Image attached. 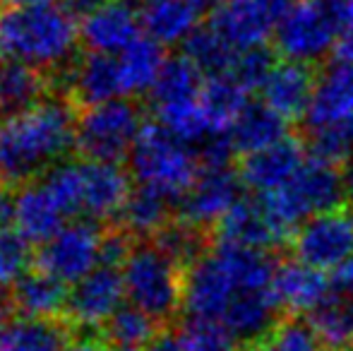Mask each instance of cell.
<instances>
[{
  "label": "cell",
  "instance_id": "6da1fadb",
  "mask_svg": "<svg viewBox=\"0 0 353 351\" xmlns=\"http://www.w3.org/2000/svg\"><path fill=\"white\" fill-rule=\"evenodd\" d=\"M65 94H48L43 101L0 126V178L24 185L48 166L63 161L77 140V113Z\"/></svg>",
  "mask_w": 353,
  "mask_h": 351
},
{
  "label": "cell",
  "instance_id": "7a4b0ae2",
  "mask_svg": "<svg viewBox=\"0 0 353 351\" xmlns=\"http://www.w3.org/2000/svg\"><path fill=\"white\" fill-rule=\"evenodd\" d=\"M79 41L77 19L61 5H14L0 14L3 56L43 72L70 66Z\"/></svg>",
  "mask_w": 353,
  "mask_h": 351
},
{
  "label": "cell",
  "instance_id": "3957f363",
  "mask_svg": "<svg viewBox=\"0 0 353 351\" xmlns=\"http://www.w3.org/2000/svg\"><path fill=\"white\" fill-rule=\"evenodd\" d=\"M121 270L130 303L152 315L161 328L183 313L185 270L154 241L137 243Z\"/></svg>",
  "mask_w": 353,
  "mask_h": 351
},
{
  "label": "cell",
  "instance_id": "277c9868",
  "mask_svg": "<svg viewBox=\"0 0 353 351\" xmlns=\"http://www.w3.org/2000/svg\"><path fill=\"white\" fill-rule=\"evenodd\" d=\"M128 171L137 183L152 185L181 200L197 181L202 166L195 147L173 137L159 123H144L128 157Z\"/></svg>",
  "mask_w": 353,
  "mask_h": 351
},
{
  "label": "cell",
  "instance_id": "5b68a950",
  "mask_svg": "<svg viewBox=\"0 0 353 351\" xmlns=\"http://www.w3.org/2000/svg\"><path fill=\"white\" fill-rule=\"evenodd\" d=\"M144 128L142 108L132 99L121 97L87 106L77 118L74 150L92 161H118L130 157Z\"/></svg>",
  "mask_w": 353,
  "mask_h": 351
},
{
  "label": "cell",
  "instance_id": "8992f818",
  "mask_svg": "<svg viewBox=\"0 0 353 351\" xmlns=\"http://www.w3.org/2000/svg\"><path fill=\"white\" fill-rule=\"evenodd\" d=\"M288 255L317 270L334 272L353 255V214L349 210L322 212L293 231Z\"/></svg>",
  "mask_w": 353,
  "mask_h": 351
},
{
  "label": "cell",
  "instance_id": "52a82bcc",
  "mask_svg": "<svg viewBox=\"0 0 353 351\" xmlns=\"http://www.w3.org/2000/svg\"><path fill=\"white\" fill-rule=\"evenodd\" d=\"M103 231L99 221H72L65 224L53 239L39 245L37 267L51 272L65 284H74L101 265Z\"/></svg>",
  "mask_w": 353,
  "mask_h": 351
},
{
  "label": "cell",
  "instance_id": "ba28073f",
  "mask_svg": "<svg viewBox=\"0 0 353 351\" xmlns=\"http://www.w3.org/2000/svg\"><path fill=\"white\" fill-rule=\"evenodd\" d=\"M236 274L216 245L205 253L195 265L185 270V296L183 313L195 320H221L231 301L241 294Z\"/></svg>",
  "mask_w": 353,
  "mask_h": 351
},
{
  "label": "cell",
  "instance_id": "9c48e42d",
  "mask_svg": "<svg viewBox=\"0 0 353 351\" xmlns=\"http://www.w3.org/2000/svg\"><path fill=\"white\" fill-rule=\"evenodd\" d=\"M339 34V29L310 0H303L276 24L272 43L286 61L320 66L330 53H334Z\"/></svg>",
  "mask_w": 353,
  "mask_h": 351
},
{
  "label": "cell",
  "instance_id": "30bf717a",
  "mask_svg": "<svg viewBox=\"0 0 353 351\" xmlns=\"http://www.w3.org/2000/svg\"><path fill=\"white\" fill-rule=\"evenodd\" d=\"M125 296V279L121 267L99 265L72 284L65 318L79 330L101 332L103 325L118 313Z\"/></svg>",
  "mask_w": 353,
  "mask_h": 351
},
{
  "label": "cell",
  "instance_id": "8fae6325",
  "mask_svg": "<svg viewBox=\"0 0 353 351\" xmlns=\"http://www.w3.org/2000/svg\"><path fill=\"white\" fill-rule=\"evenodd\" d=\"M245 195V185L238 166L228 169H202L190 190L178 200V217L190 224L214 231L233 205Z\"/></svg>",
  "mask_w": 353,
  "mask_h": 351
},
{
  "label": "cell",
  "instance_id": "7c38bea8",
  "mask_svg": "<svg viewBox=\"0 0 353 351\" xmlns=\"http://www.w3.org/2000/svg\"><path fill=\"white\" fill-rule=\"evenodd\" d=\"M214 241L252 250H267V253H281L283 248H288L291 239L276 226L260 197L248 192L214 226Z\"/></svg>",
  "mask_w": 353,
  "mask_h": 351
},
{
  "label": "cell",
  "instance_id": "4fadbf2b",
  "mask_svg": "<svg viewBox=\"0 0 353 351\" xmlns=\"http://www.w3.org/2000/svg\"><path fill=\"white\" fill-rule=\"evenodd\" d=\"M307 159L305 140L303 135H288L274 145L265 147L260 152L241 157L238 161V174L252 195H267L283 188L293 181V176L301 171V166Z\"/></svg>",
  "mask_w": 353,
  "mask_h": 351
},
{
  "label": "cell",
  "instance_id": "5bb4252c",
  "mask_svg": "<svg viewBox=\"0 0 353 351\" xmlns=\"http://www.w3.org/2000/svg\"><path fill=\"white\" fill-rule=\"evenodd\" d=\"M332 289L334 279L330 272L317 270L296 258L281 260L272 284V294L283 318H305L332 294Z\"/></svg>",
  "mask_w": 353,
  "mask_h": 351
},
{
  "label": "cell",
  "instance_id": "9a60e30c",
  "mask_svg": "<svg viewBox=\"0 0 353 351\" xmlns=\"http://www.w3.org/2000/svg\"><path fill=\"white\" fill-rule=\"evenodd\" d=\"M353 121V63L332 56L317 68V82L305 116V130Z\"/></svg>",
  "mask_w": 353,
  "mask_h": 351
},
{
  "label": "cell",
  "instance_id": "2e32d148",
  "mask_svg": "<svg viewBox=\"0 0 353 351\" xmlns=\"http://www.w3.org/2000/svg\"><path fill=\"white\" fill-rule=\"evenodd\" d=\"M130 181L118 161H82V214L99 224L118 219L132 192Z\"/></svg>",
  "mask_w": 353,
  "mask_h": 351
},
{
  "label": "cell",
  "instance_id": "e0dca14e",
  "mask_svg": "<svg viewBox=\"0 0 353 351\" xmlns=\"http://www.w3.org/2000/svg\"><path fill=\"white\" fill-rule=\"evenodd\" d=\"M61 72L68 82L65 97H70L74 103H82L84 108L125 97L118 56L87 51Z\"/></svg>",
  "mask_w": 353,
  "mask_h": 351
},
{
  "label": "cell",
  "instance_id": "ac0fdd59",
  "mask_svg": "<svg viewBox=\"0 0 353 351\" xmlns=\"http://www.w3.org/2000/svg\"><path fill=\"white\" fill-rule=\"evenodd\" d=\"M140 10L130 0H108L79 24V39L87 51L121 56L130 43L142 37Z\"/></svg>",
  "mask_w": 353,
  "mask_h": 351
},
{
  "label": "cell",
  "instance_id": "d6986e66",
  "mask_svg": "<svg viewBox=\"0 0 353 351\" xmlns=\"http://www.w3.org/2000/svg\"><path fill=\"white\" fill-rule=\"evenodd\" d=\"M210 24L238 51L270 43L276 29L267 0H219L212 8Z\"/></svg>",
  "mask_w": 353,
  "mask_h": 351
},
{
  "label": "cell",
  "instance_id": "ffe728a7",
  "mask_svg": "<svg viewBox=\"0 0 353 351\" xmlns=\"http://www.w3.org/2000/svg\"><path fill=\"white\" fill-rule=\"evenodd\" d=\"M317 68L310 63L298 61H279L272 70L270 80L262 87V101L272 106L276 113H281L286 121H305L307 108L312 101L317 82Z\"/></svg>",
  "mask_w": 353,
  "mask_h": 351
},
{
  "label": "cell",
  "instance_id": "44dd1931",
  "mask_svg": "<svg viewBox=\"0 0 353 351\" xmlns=\"http://www.w3.org/2000/svg\"><path fill=\"white\" fill-rule=\"evenodd\" d=\"M65 219H68V212L53 197V192L48 190L41 178L24 183L14 192L12 224L17 229V234H22L29 243L43 245L48 239H53L65 226Z\"/></svg>",
  "mask_w": 353,
  "mask_h": 351
},
{
  "label": "cell",
  "instance_id": "7402d4cb",
  "mask_svg": "<svg viewBox=\"0 0 353 351\" xmlns=\"http://www.w3.org/2000/svg\"><path fill=\"white\" fill-rule=\"evenodd\" d=\"M68 296L70 291H68L65 281L37 267L14 279L12 291H10V303L17 310V315L39 320H61L65 318Z\"/></svg>",
  "mask_w": 353,
  "mask_h": 351
},
{
  "label": "cell",
  "instance_id": "603a6c76",
  "mask_svg": "<svg viewBox=\"0 0 353 351\" xmlns=\"http://www.w3.org/2000/svg\"><path fill=\"white\" fill-rule=\"evenodd\" d=\"M142 29L161 46L183 43L200 27V8L188 0H140Z\"/></svg>",
  "mask_w": 353,
  "mask_h": 351
},
{
  "label": "cell",
  "instance_id": "cb8c5ba5",
  "mask_svg": "<svg viewBox=\"0 0 353 351\" xmlns=\"http://www.w3.org/2000/svg\"><path fill=\"white\" fill-rule=\"evenodd\" d=\"M176 212H178L176 197L159 190V188L137 183V188H132L130 197H128L118 219H121L123 229L130 231L135 239L152 241L173 219Z\"/></svg>",
  "mask_w": 353,
  "mask_h": 351
},
{
  "label": "cell",
  "instance_id": "d4e9b609",
  "mask_svg": "<svg viewBox=\"0 0 353 351\" xmlns=\"http://www.w3.org/2000/svg\"><path fill=\"white\" fill-rule=\"evenodd\" d=\"M51 80L43 70L19 61L0 66V118H12L29 111L51 94Z\"/></svg>",
  "mask_w": 353,
  "mask_h": 351
},
{
  "label": "cell",
  "instance_id": "484cf974",
  "mask_svg": "<svg viewBox=\"0 0 353 351\" xmlns=\"http://www.w3.org/2000/svg\"><path fill=\"white\" fill-rule=\"evenodd\" d=\"M228 135H231V142L241 159V157L260 152L291 135V121H286L265 101H250L241 113V118L233 123Z\"/></svg>",
  "mask_w": 353,
  "mask_h": 351
},
{
  "label": "cell",
  "instance_id": "4316f807",
  "mask_svg": "<svg viewBox=\"0 0 353 351\" xmlns=\"http://www.w3.org/2000/svg\"><path fill=\"white\" fill-rule=\"evenodd\" d=\"M70 328L61 320L17 315L0 323V351H68Z\"/></svg>",
  "mask_w": 353,
  "mask_h": 351
},
{
  "label": "cell",
  "instance_id": "83f0119b",
  "mask_svg": "<svg viewBox=\"0 0 353 351\" xmlns=\"http://www.w3.org/2000/svg\"><path fill=\"white\" fill-rule=\"evenodd\" d=\"M307 325L327 351H351L353 347V294L332 289L317 308L305 315Z\"/></svg>",
  "mask_w": 353,
  "mask_h": 351
},
{
  "label": "cell",
  "instance_id": "f1b7e54d",
  "mask_svg": "<svg viewBox=\"0 0 353 351\" xmlns=\"http://www.w3.org/2000/svg\"><path fill=\"white\" fill-rule=\"evenodd\" d=\"M200 103L212 130L228 132L250 103V92L241 85L233 72H219V75H207L205 87L200 92Z\"/></svg>",
  "mask_w": 353,
  "mask_h": 351
},
{
  "label": "cell",
  "instance_id": "f546056e",
  "mask_svg": "<svg viewBox=\"0 0 353 351\" xmlns=\"http://www.w3.org/2000/svg\"><path fill=\"white\" fill-rule=\"evenodd\" d=\"M205 80H207V75L185 56V53L166 58V63H163L152 92H149L152 106L161 108V106H171V103L195 101V99H200Z\"/></svg>",
  "mask_w": 353,
  "mask_h": 351
},
{
  "label": "cell",
  "instance_id": "4dcf8cb0",
  "mask_svg": "<svg viewBox=\"0 0 353 351\" xmlns=\"http://www.w3.org/2000/svg\"><path fill=\"white\" fill-rule=\"evenodd\" d=\"M163 63H166L163 46L152 37H140L135 43H130L118 56L125 97H140V94L152 92Z\"/></svg>",
  "mask_w": 353,
  "mask_h": 351
},
{
  "label": "cell",
  "instance_id": "1f68e13d",
  "mask_svg": "<svg viewBox=\"0 0 353 351\" xmlns=\"http://www.w3.org/2000/svg\"><path fill=\"white\" fill-rule=\"evenodd\" d=\"M154 243L173 258L183 270H188L190 265H195L197 260L205 253H210L214 245V231L202 229L197 224H190L183 217H173L157 236H154Z\"/></svg>",
  "mask_w": 353,
  "mask_h": 351
},
{
  "label": "cell",
  "instance_id": "d6a6232c",
  "mask_svg": "<svg viewBox=\"0 0 353 351\" xmlns=\"http://www.w3.org/2000/svg\"><path fill=\"white\" fill-rule=\"evenodd\" d=\"M183 53L200 68L205 75H219L231 72L238 58V48L228 39H223L210 22L200 24L185 41L181 43Z\"/></svg>",
  "mask_w": 353,
  "mask_h": 351
},
{
  "label": "cell",
  "instance_id": "836d02e7",
  "mask_svg": "<svg viewBox=\"0 0 353 351\" xmlns=\"http://www.w3.org/2000/svg\"><path fill=\"white\" fill-rule=\"evenodd\" d=\"M161 330V325L152 318L149 313H144L142 308L132 303H123L118 308V313L103 325L101 334L113 349L123 351H142L157 337V332Z\"/></svg>",
  "mask_w": 353,
  "mask_h": 351
},
{
  "label": "cell",
  "instance_id": "e575fe53",
  "mask_svg": "<svg viewBox=\"0 0 353 351\" xmlns=\"http://www.w3.org/2000/svg\"><path fill=\"white\" fill-rule=\"evenodd\" d=\"M157 111V123L163 126L173 137L183 140L185 145L195 147L205 140L207 135H212V126L207 121V113L202 108L200 99L195 101H183V103H171V106L154 108Z\"/></svg>",
  "mask_w": 353,
  "mask_h": 351
},
{
  "label": "cell",
  "instance_id": "d590c367",
  "mask_svg": "<svg viewBox=\"0 0 353 351\" xmlns=\"http://www.w3.org/2000/svg\"><path fill=\"white\" fill-rule=\"evenodd\" d=\"M303 140H305V150L310 157L322 159L327 164L344 166L346 161L353 159V135L346 126H327L315 128V130H303Z\"/></svg>",
  "mask_w": 353,
  "mask_h": 351
},
{
  "label": "cell",
  "instance_id": "8d00e7d4",
  "mask_svg": "<svg viewBox=\"0 0 353 351\" xmlns=\"http://www.w3.org/2000/svg\"><path fill=\"white\" fill-rule=\"evenodd\" d=\"M41 181L61 202L68 217L82 214V161H56L43 171Z\"/></svg>",
  "mask_w": 353,
  "mask_h": 351
},
{
  "label": "cell",
  "instance_id": "74e56055",
  "mask_svg": "<svg viewBox=\"0 0 353 351\" xmlns=\"http://www.w3.org/2000/svg\"><path fill=\"white\" fill-rule=\"evenodd\" d=\"M279 53H276L274 43H260V46H250L238 51V58L233 63L231 72L241 80V85L250 94L262 92L265 82L270 80L272 70L279 63Z\"/></svg>",
  "mask_w": 353,
  "mask_h": 351
},
{
  "label": "cell",
  "instance_id": "f35d334b",
  "mask_svg": "<svg viewBox=\"0 0 353 351\" xmlns=\"http://www.w3.org/2000/svg\"><path fill=\"white\" fill-rule=\"evenodd\" d=\"M29 241L17 231H0V286L14 284V279L29 270Z\"/></svg>",
  "mask_w": 353,
  "mask_h": 351
},
{
  "label": "cell",
  "instance_id": "ab89813d",
  "mask_svg": "<svg viewBox=\"0 0 353 351\" xmlns=\"http://www.w3.org/2000/svg\"><path fill=\"white\" fill-rule=\"evenodd\" d=\"M270 342L274 351H327L305 318H283Z\"/></svg>",
  "mask_w": 353,
  "mask_h": 351
},
{
  "label": "cell",
  "instance_id": "60d3db41",
  "mask_svg": "<svg viewBox=\"0 0 353 351\" xmlns=\"http://www.w3.org/2000/svg\"><path fill=\"white\" fill-rule=\"evenodd\" d=\"M142 351H192V349H190V344L185 342V337H183L181 328L178 330L161 328L157 332V337H154Z\"/></svg>",
  "mask_w": 353,
  "mask_h": 351
},
{
  "label": "cell",
  "instance_id": "b9f144b4",
  "mask_svg": "<svg viewBox=\"0 0 353 351\" xmlns=\"http://www.w3.org/2000/svg\"><path fill=\"white\" fill-rule=\"evenodd\" d=\"M14 221V192L10 183L0 178V231H5Z\"/></svg>",
  "mask_w": 353,
  "mask_h": 351
},
{
  "label": "cell",
  "instance_id": "7bdbcfd3",
  "mask_svg": "<svg viewBox=\"0 0 353 351\" xmlns=\"http://www.w3.org/2000/svg\"><path fill=\"white\" fill-rule=\"evenodd\" d=\"M108 0H61V8L65 12H70L74 19H87L92 12H97L99 8H103Z\"/></svg>",
  "mask_w": 353,
  "mask_h": 351
},
{
  "label": "cell",
  "instance_id": "ee69618b",
  "mask_svg": "<svg viewBox=\"0 0 353 351\" xmlns=\"http://www.w3.org/2000/svg\"><path fill=\"white\" fill-rule=\"evenodd\" d=\"M68 351H113V347L103 337H97V334L92 337V334H89V337L72 339Z\"/></svg>",
  "mask_w": 353,
  "mask_h": 351
},
{
  "label": "cell",
  "instance_id": "f6af8a7d",
  "mask_svg": "<svg viewBox=\"0 0 353 351\" xmlns=\"http://www.w3.org/2000/svg\"><path fill=\"white\" fill-rule=\"evenodd\" d=\"M332 56L339 58V61L353 63V27L344 29V32L339 34V39H336V46H334V53H332Z\"/></svg>",
  "mask_w": 353,
  "mask_h": 351
},
{
  "label": "cell",
  "instance_id": "bcb514c9",
  "mask_svg": "<svg viewBox=\"0 0 353 351\" xmlns=\"http://www.w3.org/2000/svg\"><path fill=\"white\" fill-rule=\"evenodd\" d=\"M332 279H334V286L341 291H349L353 294V255L349 260H346L344 265L339 267V270L332 272Z\"/></svg>",
  "mask_w": 353,
  "mask_h": 351
},
{
  "label": "cell",
  "instance_id": "7dc6e473",
  "mask_svg": "<svg viewBox=\"0 0 353 351\" xmlns=\"http://www.w3.org/2000/svg\"><path fill=\"white\" fill-rule=\"evenodd\" d=\"M341 178H344V190H346V200L353 205V159L346 161L341 166Z\"/></svg>",
  "mask_w": 353,
  "mask_h": 351
},
{
  "label": "cell",
  "instance_id": "c3c4849f",
  "mask_svg": "<svg viewBox=\"0 0 353 351\" xmlns=\"http://www.w3.org/2000/svg\"><path fill=\"white\" fill-rule=\"evenodd\" d=\"M10 308H12V303H10V294H5L3 286H0V323L8 318Z\"/></svg>",
  "mask_w": 353,
  "mask_h": 351
},
{
  "label": "cell",
  "instance_id": "681fc988",
  "mask_svg": "<svg viewBox=\"0 0 353 351\" xmlns=\"http://www.w3.org/2000/svg\"><path fill=\"white\" fill-rule=\"evenodd\" d=\"M241 351H274V347H272L270 339H265V342H257V344H252V347H245Z\"/></svg>",
  "mask_w": 353,
  "mask_h": 351
},
{
  "label": "cell",
  "instance_id": "f907efd6",
  "mask_svg": "<svg viewBox=\"0 0 353 351\" xmlns=\"http://www.w3.org/2000/svg\"><path fill=\"white\" fill-rule=\"evenodd\" d=\"M188 3H192V5H195V8H212V5H216L219 3V0H188Z\"/></svg>",
  "mask_w": 353,
  "mask_h": 351
},
{
  "label": "cell",
  "instance_id": "816d5d0a",
  "mask_svg": "<svg viewBox=\"0 0 353 351\" xmlns=\"http://www.w3.org/2000/svg\"><path fill=\"white\" fill-rule=\"evenodd\" d=\"M14 5H51V0H12Z\"/></svg>",
  "mask_w": 353,
  "mask_h": 351
},
{
  "label": "cell",
  "instance_id": "f5cc1de1",
  "mask_svg": "<svg viewBox=\"0 0 353 351\" xmlns=\"http://www.w3.org/2000/svg\"><path fill=\"white\" fill-rule=\"evenodd\" d=\"M349 10H351V22H353V0H349Z\"/></svg>",
  "mask_w": 353,
  "mask_h": 351
},
{
  "label": "cell",
  "instance_id": "db71d44e",
  "mask_svg": "<svg viewBox=\"0 0 353 351\" xmlns=\"http://www.w3.org/2000/svg\"><path fill=\"white\" fill-rule=\"evenodd\" d=\"M349 130H351V135H353V121L349 123Z\"/></svg>",
  "mask_w": 353,
  "mask_h": 351
},
{
  "label": "cell",
  "instance_id": "11a10c76",
  "mask_svg": "<svg viewBox=\"0 0 353 351\" xmlns=\"http://www.w3.org/2000/svg\"><path fill=\"white\" fill-rule=\"evenodd\" d=\"M0 14H3V0H0Z\"/></svg>",
  "mask_w": 353,
  "mask_h": 351
},
{
  "label": "cell",
  "instance_id": "9f6ffc18",
  "mask_svg": "<svg viewBox=\"0 0 353 351\" xmlns=\"http://www.w3.org/2000/svg\"><path fill=\"white\" fill-rule=\"evenodd\" d=\"M0 56H3V51H0ZM0 66H3V61H0Z\"/></svg>",
  "mask_w": 353,
  "mask_h": 351
},
{
  "label": "cell",
  "instance_id": "6f0895ef",
  "mask_svg": "<svg viewBox=\"0 0 353 351\" xmlns=\"http://www.w3.org/2000/svg\"><path fill=\"white\" fill-rule=\"evenodd\" d=\"M351 214H353V210H351Z\"/></svg>",
  "mask_w": 353,
  "mask_h": 351
},
{
  "label": "cell",
  "instance_id": "680465c9",
  "mask_svg": "<svg viewBox=\"0 0 353 351\" xmlns=\"http://www.w3.org/2000/svg\"><path fill=\"white\" fill-rule=\"evenodd\" d=\"M351 351H353V347H351Z\"/></svg>",
  "mask_w": 353,
  "mask_h": 351
}]
</instances>
